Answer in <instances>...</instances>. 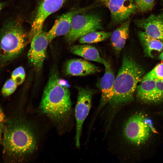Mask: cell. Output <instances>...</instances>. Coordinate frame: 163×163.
<instances>
[{
	"label": "cell",
	"instance_id": "15",
	"mask_svg": "<svg viewBox=\"0 0 163 163\" xmlns=\"http://www.w3.org/2000/svg\"><path fill=\"white\" fill-rule=\"evenodd\" d=\"M70 50L73 54L86 60L101 63L105 67L109 65L101 56L97 49L91 45L87 44L74 45L71 47Z\"/></svg>",
	"mask_w": 163,
	"mask_h": 163
},
{
	"label": "cell",
	"instance_id": "12",
	"mask_svg": "<svg viewBox=\"0 0 163 163\" xmlns=\"http://www.w3.org/2000/svg\"><path fill=\"white\" fill-rule=\"evenodd\" d=\"M137 26L150 37L163 41V12L136 21Z\"/></svg>",
	"mask_w": 163,
	"mask_h": 163
},
{
	"label": "cell",
	"instance_id": "10",
	"mask_svg": "<svg viewBox=\"0 0 163 163\" xmlns=\"http://www.w3.org/2000/svg\"><path fill=\"white\" fill-rule=\"evenodd\" d=\"M105 4L113 21L117 24L126 21L137 9L136 4L130 0H109Z\"/></svg>",
	"mask_w": 163,
	"mask_h": 163
},
{
	"label": "cell",
	"instance_id": "7",
	"mask_svg": "<svg viewBox=\"0 0 163 163\" xmlns=\"http://www.w3.org/2000/svg\"><path fill=\"white\" fill-rule=\"evenodd\" d=\"M77 89L78 95L75 108L76 121L75 141L76 146L79 148L82 125L90 110L94 91L87 88L78 87Z\"/></svg>",
	"mask_w": 163,
	"mask_h": 163
},
{
	"label": "cell",
	"instance_id": "23",
	"mask_svg": "<svg viewBox=\"0 0 163 163\" xmlns=\"http://www.w3.org/2000/svg\"><path fill=\"white\" fill-rule=\"evenodd\" d=\"M18 85L11 78L5 82L2 89V93L5 97L8 96L13 94L16 89Z\"/></svg>",
	"mask_w": 163,
	"mask_h": 163
},
{
	"label": "cell",
	"instance_id": "19",
	"mask_svg": "<svg viewBox=\"0 0 163 163\" xmlns=\"http://www.w3.org/2000/svg\"><path fill=\"white\" fill-rule=\"evenodd\" d=\"M112 33L97 30L89 33L79 39L81 44H91L103 41L110 37Z\"/></svg>",
	"mask_w": 163,
	"mask_h": 163
},
{
	"label": "cell",
	"instance_id": "1",
	"mask_svg": "<svg viewBox=\"0 0 163 163\" xmlns=\"http://www.w3.org/2000/svg\"><path fill=\"white\" fill-rule=\"evenodd\" d=\"M37 138L32 127L23 119L9 120L5 126L3 154L6 160L21 161L36 150Z\"/></svg>",
	"mask_w": 163,
	"mask_h": 163
},
{
	"label": "cell",
	"instance_id": "27",
	"mask_svg": "<svg viewBox=\"0 0 163 163\" xmlns=\"http://www.w3.org/2000/svg\"><path fill=\"white\" fill-rule=\"evenodd\" d=\"M3 5L2 3H0V11Z\"/></svg>",
	"mask_w": 163,
	"mask_h": 163
},
{
	"label": "cell",
	"instance_id": "17",
	"mask_svg": "<svg viewBox=\"0 0 163 163\" xmlns=\"http://www.w3.org/2000/svg\"><path fill=\"white\" fill-rule=\"evenodd\" d=\"M138 36L145 54L153 57V52H161L163 50V41L152 38L144 31H140Z\"/></svg>",
	"mask_w": 163,
	"mask_h": 163
},
{
	"label": "cell",
	"instance_id": "20",
	"mask_svg": "<svg viewBox=\"0 0 163 163\" xmlns=\"http://www.w3.org/2000/svg\"><path fill=\"white\" fill-rule=\"evenodd\" d=\"M147 79L163 81V62L157 65L151 71L145 75L142 79Z\"/></svg>",
	"mask_w": 163,
	"mask_h": 163
},
{
	"label": "cell",
	"instance_id": "29",
	"mask_svg": "<svg viewBox=\"0 0 163 163\" xmlns=\"http://www.w3.org/2000/svg\"><path fill=\"white\" fill-rule=\"evenodd\" d=\"M130 0L134 2L135 0Z\"/></svg>",
	"mask_w": 163,
	"mask_h": 163
},
{
	"label": "cell",
	"instance_id": "13",
	"mask_svg": "<svg viewBox=\"0 0 163 163\" xmlns=\"http://www.w3.org/2000/svg\"><path fill=\"white\" fill-rule=\"evenodd\" d=\"M105 72L98 83L101 92L99 109L103 107L110 100L113 94L115 77L110 64L105 67Z\"/></svg>",
	"mask_w": 163,
	"mask_h": 163
},
{
	"label": "cell",
	"instance_id": "4",
	"mask_svg": "<svg viewBox=\"0 0 163 163\" xmlns=\"http://www.w3.org/2000/svg\"><path fill=\"white\" fill-rule=\"evenodd\" d=\"M27 35L21 23L13 21L6 23L0 34V68L8 64L23 50Z\"/></svg>",
	"mask_w": 163,
	"mask_h": 163
},
{
	"label": "cell",
	"instance_id": "22",
	"mask_svg": "<svg viewBox=\"0 0 163 163\" xmlns=\"http://www.w3.org/2000/svg\"><path fill=\"white\" fill-rule=\"evenodd\" d=\"M25 77V73L24 68L22 66H19L12 72L11 78L18 85L23 83Z\"/></svg>",
	"mask_w": 163,
	"mask_h": 163
},
{
	"label": "cell",
	"instance_id": "14",
	"mask_svg": "<svg viewBox=\"0 0 163 163\" xmlns=\"http://www.w3.org/2000/svg\"><path fill=\"white\" fill-rule=\"evenodd\" d=\"M66 70L68 74L76 76L89 75L100 71L99 69L96 66L87 60L81 59L69 60L66 63Z\"/></svg>",
	"mask_w": 163,
	"mask_h": 163
},
{
	"label": "cell",
	"instance_id": "21",
	"mask_svg": "<svg viewBox=\"0 0 163 163\" xmlns=\"http://www.w3.org/2000/svg\"><path fill=\"white\" fill-rule=\"evenodd\" d=\"M163 102V81H156L155 89L152 94L150 103H158Z\"/></svg>",
	"mask_w": 163,
	"mask_h": 163
},
{
	"label": "cell",
	"instance_id": "28",
	"mask_svg": "<svg viewBox=\"0 0 163 163\" xmlns=\"http://www.w3.org/2000/svg\"><path fill=\"white\" fill-rule=\"evenodd\" d=\"M101 1L104 2V3L109 0H99Z\"/></svg>",
	"mask_w": 163,
	"mask_h": 163
},
{
	"label": "cell",
	"instance_id": "2",
	"mask_svg": "<svg viewBox=\"0 0 163 163\" xmlns=\"http://www.w3.org/2000/svg\"><path fill=\"white\" fill-rule=\"evenodd\" d=\"M144 73L143 69L131 56L124 54L121 66L115 77L113 95L109 102L112 114L133 100L138 84Z\"/></svg>",
	"mask_w": 163,
	"mask_h": 163
},
{
	"label": "cell",
	"instance_id": "26",
	"mask_svg": "<svg viewBox=\"0 0 163 163\" xmlns=\"http://www.w3.org/2000/svg\"><path fill=\"white\" fill-rule=\"evenodd\" d=\"M158 59L163 62V50L159 55L158 57Z\"/></svg>",
	"mask_w": 163,
	"mask_h": 163
},
{
	"label": "cell",
	"instance_id": "24",
	"mask_svg": "<svg viewBox=\"0 0 163 163\" xmlns=\"http://www.w3.org/2000/svg\"><path fill=\"white\" fill-rule=\"evenodd\" d=\"M155 0H135L137 8L142 12L151 10L153 7Z\"/></svg>",
	"mask_w": 163,
	"mask_h": 163
},
{
	"label": "cell",
	"instance_id": "18",
	"mask_svg": "<svg viewBox=\"0 0 163 163\" xmlns=\"http://www.w3.org/2000/svg\"><path fill=\"white\" fill-rule=\"evenodd\" d=\"M156 84V81L154 79H142L141 82L137 85L136 90L138 98L144 102L150 103Z\"/></svg>",
	"mask_w": 163,
	"mask_h": 163
},
{
	"label": "cell",
	"instance_id": "25",
	"mask_svg": "<svg viewBox=\"0 0 163 163\" xmlns=\"http://www.w3.org/2000/svg\"><path fill=\"white\" fill-rule=\"evenodd\" d=\"M2 129L1 123L0 122V143L1 140L2 135Z\"/></svg>",
	"mask_w": 163,
	"mask_h": 163
},
{
	"label": "cell",
	"instance_id": "11",
	"mask_svg": "<svg viewBox=\"0 0 163 163\" xmlns=\"http://www.w3.org/2000/svg\"><path fill=\"white\" fill-rule=\"evenodd\" d=\"M88 8L86 7L69 11L57 19L52 27L47 33L49 42L57 37L66 35L70 30L73 17L77 14L85 12Z\"/></svg>",
	"mask_w": 163,
	"mask_h": 163
},
{
	"label": "cell",
	"instance_id": "6",
	"mask_svg": "<svg viewBox=\"0 0 163 163\" xmlns=\"http://www.w3.org/2000/svg\"><path fill=\"white\" fill-rule=\"evenodd\" d=\"M84 12L73 17L70 30L65 35L68 42H73L89 33L103 29L101 20L97 15Z\"/></svg>",
	"mask_w": 163,
	"mask_h": 163
},
{
	"label": "cell",
	"instance_id": "8",
	"mask_svg": "<svg viewBox=\"0 0 163 163\" xmlns=\"http://www.w3.org/2000/svg\"><path fill=\"white\" fill-rule=\"evenodd\" d=\"M66 0H43L39 5L31 25L29 35V40L42 30L44 23L47 17L58 10Z\"/></svg>",
	"mask_w": 163,
	"mask_h": 163
},
{
	"label": "cell",
	"instance_id": "3",
	"mask_svg": "<svg viewBox=\"0 0 163 163\" xmlns=\"http://www.w3.org/2000/svg\"><path fill=\"white\" fill-rule=\"evenodd\" d=\"M57 73L51 74L44 90L39 107L40 111L51 119L60 121L66 118L71 108L70 93Z\"/></svg>",
	"mask_w": 163,
	"mask_h": 163
},
{
	"label": "cell",
	"instance_id": "16",
	"mask_svg": "<svg viewBox=\"0 0 163 163\" xmlns=\"http://www.w3.org/2000/svg\"><path fill=\"white\" fill-rule=\"evenodd\" d=\"M130 21L124 22L112 33L111 42L112 47L117 53H119L124 47L129 34Z\"/></svg>",
	"mask_w": 163,
	"mask_h": 163
},
{
	"label": "cell",
	"instance_id": "5",
	"mask_svg": "<svg viewBox=\"0 0 163 163\" xmlns=\"http://www.w3.org/2000/svg\"><path fill=\"white\" fill-rule=\"evenodd\" d=\"M155 129L152 120L141 113L132 116L125 123L123 133L129 143L136 145L145 143Z\"/></svg>",
	"mask_w": 163,
	"mask_h": 163
},
{
	"label": "cell",
	"instance_id": "9",
	"mask_svg": "<svg viewBox=\"0 0 163 163\" xmlns=\"http://www.w3.org/2000/svg\"><path fill=\"white\" fill-rule=\"evenodd\" d=\"M49 43L47 33L42 30L31 40L28 57L30 63L38 71L42 67Z\"/></svg>",
	"mask_w": 163,
	"mask_h": 163
}]
</instances>
